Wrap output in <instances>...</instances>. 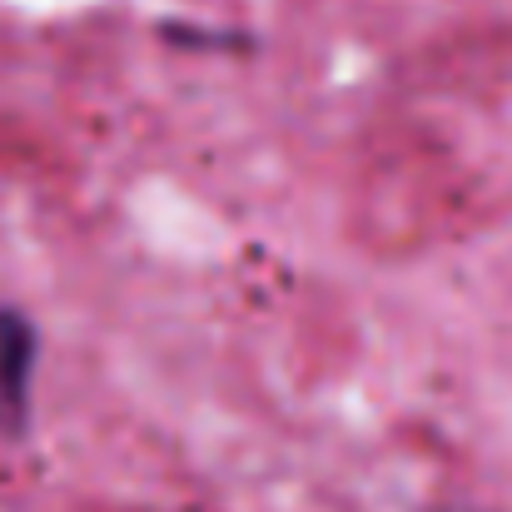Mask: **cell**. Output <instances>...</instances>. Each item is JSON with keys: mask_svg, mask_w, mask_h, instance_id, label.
I'll return each instance as SVG.
<instances>
[{"mask_svg": "<svg viewBox=\"0 0 512 512\" xmlns=\"http://www.w3.org/2000/svg\"><path fill=\"white\" fill-rule=\"evenodd\" d=\"M35 363H40L35 319L15 304H0V438H20L30 428Z\"/></svg>", "mask_w": 512, "mask_h": 512, "instance_id": "6da1fadb", "label": "cell"}]
</instances>
